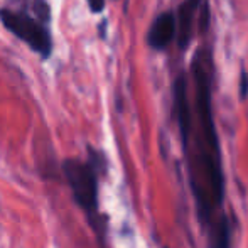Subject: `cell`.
<instances>
[{
  "label": "cell",
  "mask_w": 248,
  "mask_h": 248,
  "mask_svg": "<svg viewBox=\"0 0 248 248\" xmlns=\"http://www.w3.org/2000/svg\"><path fill=\"white\" fill-rule=\"evenodd\" d=\"M208 56L198 51L193 58L191 73L196 86L194 111L198 132L194 135V152L189 157V181L196 199L198 216L209 235V248H230V226L223 211L225 202V174L221 150L211 107V78L208 73Z\"/></svg>",
  "instance_id": "6da1fadb"
},
{
  "label": "cell",
  "mask_w": 248,
  "mask_h": 248,
  "mask_svg": "<svg viewBox=\"0 0 248 248\" xmlns=\"http://www.w3.org/2000/svg\"><path fill=\"white\" fill-rule=\"evenodd\" d=\"M105 169H107V160L103 154L93 149H90L86 160L71 157L62 160L61 166L62 176L71 189L76 204L85 211L88 223L100 238H103L107 230V219L100 215L98 206V184Z\"/></svg>",
  "instance_id": "7a4b0ae2"
},
{
  "label": "cell",
  "mask_w": 248,
  "mask_h": 248,
  "mask_svg": "<svg viewBox=\"0 0 248 248\" xmlns=\"http://www.w3.org/2000/svg\"><path fill=\"white\" fill-rule=\"evenodd\" d=\"M0 20L7 31L17 36L20 41L29 44L41 58H49L52 51V39L47 27L39 20L32 19L26 12H14L9 9L0 10Z\"/></svg>",
  "instance_id": "3957f363"
},
{
  "label": "cell",
  "mask_w": 248,
  "mask_h": 248,
  "mask_svg": "<svg viewBox=\"0 0 248 248\" xmlns=\"http://www.w3.org/2000/svg\"><path fill=\"white\" fill-rule=\"evenodd\" d=\"M174 108H176L183 147H186L191 130H193V113H191L189 100H187V79L184 75H179L174 81Z\"/></svg>",
  "instance_id": "277c9868"
},
{
  "label": "cell",
  "mask_w": 248,
  "mask_h": 248,
  "mask_svg": "<svg viewBox=\"0 0 248 248\" xmlns=\"http://www.w3.org/2000/svg\"><path fill=\"white\" fill-rule=\"evenodd\" d=\"M177 32V19L174 12L166 10V12L159 14L155 20L152 22L147 34V43L152 49L164 51L170 46Z\"/></svg>",
  "instance_id": "5b68a950"
},
{
  "label": "cell",
  "mask_w": 248,
  "mask_h": 248,
  "mask_svg": "<svg viewBox=\"0 0 248 248\" xmlns=\"http://www.w3.org/2000/svg\"><path fill=\"white\" fill-rule=\"evenodd\" d=\"M198 10V5L191 0L184 2L179 10V20H177V31H179V47L186 49L187 44L193 36V24H194V14Z\"/></svg>",
  "instance_id": "8992f818"
},
{
  "label": "cell",
  "mask_w": 248,
  "mask_h": 248,
  "mask_svg": "<svg viewBox=\"0 0 248 248\" xmlns=\"http://www.w3.org/2000/svg\"><path fill=\"white\" fill-rule=\"evenodd\" d=\"M32 10L39 19V22L44 26L51 20V7L47 0H32Z\"/></svg>",
  "instance_id": "52a82bcc"
},
{
  "label": "cell",
  "mask_w": 248,
  "mask_h": 248,
  "mask_svg": "<svg viewBox=\"0 0 248 248\" xmlns=\"http://www.w3.org/2000/svg\"><path fill=\"white\" fill-rule=\"evenodd\" d=\"M247 95H248V75H247L245 69H243L242 76H240V96L245 100Z\"/></svg>",
  "instance_id": "ba28073f"
},
{
  "label": "cell",
  "mask_w": 248,
  "mask_h": 248,
  "mask_svg": "<svg viewBox=\"0 0 248 248\" xmlns=\"http://www.w3.org/2000/svg\"><path fill=\"white\" fill-rule=\"evenodd\" d=\"M86 2H88L90 10L93 14H98L105 9V0H86Z\"/></svg>",
  "instance_id": "9c48e42d"
}]
</instances>
